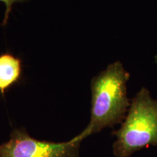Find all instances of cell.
<instances>
[{"instance_id": "obj_3", "label": "cell", "mask_w": 157, "mask_h": 157, "mask_svg": "<svg viewBox=\"0 0 157 157\" xmlns=\"http://www.w3.org/2000/svg\"><path fill=\"white\" fill-rule=\"evenodd\" d=\"M81 141L39 140L23 128L14 129L7 142L0 144V157H80Z\"/></svg>"}, {"instance_id": "obj_4", "label": "cell", "mask_w": 157, "mask_h": 157, "mask_svg": "<svg viewBox=\"0 0 157 157\" xmlns=\"http://www.w3.org/2000/svg\"><path fill=\"white\" fill-rule=\"evenodd\" d=\"M22 74V63L18 58L10 53L0 55V93L16 84Z\"/></svg>"}, {"instance_id": "obj_5", "label": "cell", "mask_w": 157, "mask_h": 157, "mask_svg": "<svg viewBox=\"0 0 157 157\" xmlns=\"http://www.w3.org/2000/svg\"><path fill=\"white\" fill-rule=\"evenodd\" d=\"M28 1V0H0V2L5 4L6 5V10L5 13V18L3 20L2 25H5L7 22V20L9 18L10 13L12 7H13V4L17 2H25Z\"/></svg>"}, {"instance_id": "obj_1", "label": "cell", "mask_w": 157, "mask_h": 157, "mask_svg": "<svg viewBox=\"0 0 157 157\" xmlns=\"http://www.w3.org/2000/svg\"><path fill=\"white\" fill-rule=\"evenodd\" d=\"M129 76L122 63L117 61L92 79L90 122L74 140L82 142L90 135L122 123L130 106L127 90Z\"/></svg>"}, {"instance_id": "obj_2", "label": "cell", "mask_w": 157, "mask_h": 157, "mask_svg": "<svg viewBox=\"0 0 157 157\" xmlns=\"http://www.w3.org/2000/svg\"><path fill=\"white\" fill-rule=\"evenodd\" d=\"M116 157H129L151 146H157V100L142 87L130 103L120 128L113 131Z\"/></svg>"}]
</instances>
